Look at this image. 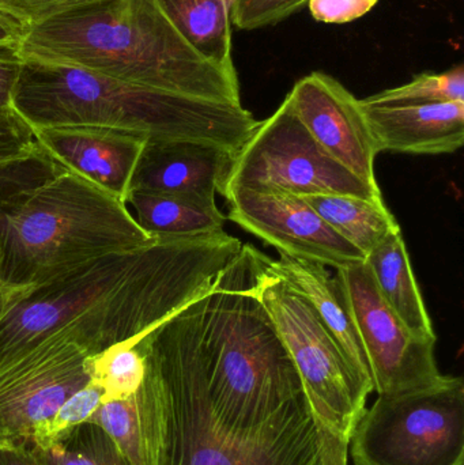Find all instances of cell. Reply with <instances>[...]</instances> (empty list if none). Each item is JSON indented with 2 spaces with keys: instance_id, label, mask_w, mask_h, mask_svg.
Wrapping results in <instances>:
<instances>
[{
  "instance_id": "cell-24",
  "label": "cell",
  "mask_w": 464,
  "mask_h": 465,
  "mask_svg": "<svg viewBox=\"0 0 464 465\" xmlns=\"http://www.w3.org/2000/svg\"><path fill=\"white\" fill-rule=\"evenodd\" d=\"M65 171L43 147L0 161V212L18 203L22 198Z\"/></svg>"
},
{
  "instance_id": "cell-11",
  "label": "cell",
  "mask_w": 464,
  "mask_h": 465,
  "mask_svg": "<svg viewBox=\"0 0 464 465\" xmlns=\"http://www.w3.org/2000/svg\"><path fill=\"white\" fill-rule=\"evenodd\" d=\"M229 220L274 246L280 253L330 267L365 262V254L332 231L318 213L293 193L233 188L223 195Z\"/></svg>"
},
{
  "instance_id": "cell-7",
  "label": "cell",
  "mask_w": 464,
  "mask_h": 465,
  "mask_svg": "<svg viewBox=\"0 0 464 465\" xmlns=\"http://www.w3.org/2000/svg\"><path fill=\"white\" fill-rule=\"evenodd\" d=\"M259 295L293 361L313 411L349 441L367 409L372 388L360 379L310 303L272 273L270 264Z\"/></svg>"
},
{
  "instance_id": "cell-12",
  "label": "cell",
  "mask_w": 464,
  "mask_h": 465,
  "mask_svg": "<svg viewBox=\"0 0 464 465\" xmlns=\"http://www.w3.org/2000/svg\"><path fill=\"white\" fill-rule=\"evenodd\" d=\"M286 97L316 142L346 169L370 187L379 188L370 125L357 100L340 81L312 73L294 84Z\"/></svg>"
},
{
  "instance_id": "cell-21",
  "label": "cell",
  "mask_w": 464,
  "mask_h": 465,
  "mask_svg": "<svg viewBox=\"0 0 464 465\" xmlns=\"http://www.w3.org/2000/svg\"><path fill=\"white\" fill-rule=\"evenodd\" d=\"M319 217L365 254L380 245L392 232H400V223L384 203L337 193L301 196Z\"/></svg>"
},
{
  "instance_id": "cell-6",
  "label": "cell",
  "mask_w": 464,
  "mask_h": 465,
  "mask_svg": "<svg viewBox=\"0 0 464 465\" xmlns=\"http://www.w3.org/2000/svg\"><path fill=\"white\" fill-rule=\"evenodd\" d=\"M353 465H464V382L378 395L349 440Z\"/></svg>"
},
{
  "instance_id": "cell-22",
  "label": "cell",
  "mask_w": 464,
  "mask_h": 465,
  "mask_svg": "<svg viewBox=\"0 0 464 465\" xmlns=\"http://www.w3.org/2000/svg\"><path fill=\"white\" fill-rule=\"evenodd\" d=\"M27 448L45 465H130L111 437L90 420L54 441Z\"/></svg>"
},
{
  "instance_id": "cell-26",
  "label": "cell",
  "mask_w": 464,
  "mask_h": 465,
  "mask_svg": "<svg viewBox=\"0 0 464 465\" xmlns=\"http://www.w3.org/2000/svg\"><path fill=\"white\" fill-rule=\"evenodd\" d=\"M105 399L103 388L95 382H90L70 396L57 410L56 414L35 431L32 441L27 445H41L54 441L65 431L87 422Z\"/></svg>"
},
{
  "instance_id": "cell-10",
  "label": "cell",
  "mask_w": 464,
  "mask_h": 465,
  "mask_svg": "<svg viewBox=\"0 0 464 465\" xmlns=\"http://www.w3.org/2000/svg\"><path fill=\"white\" fill-rule=\"evenodd\" d=\"M345 287L378 395L413 392L443 381L436 341L410 332L383 300L365 262L337 270Z\"/></svg>"
},
{
  "instance_id": "cell-14",
  "label": "cell",
  "mask_w": 464,
  "mask_h": 465,
  "mask_svg": "<svg viewBox=\"0 0 464 465\" xmlns=\"http://www.w3.org/2000/svg\"><path fill=\"white\" fill-rule=\"evenodd\" d=\"M38 143L67 171L124 199L146 139L100 127H45Z\"/></svg>"
},
{
  "instance_id": "cell-34",
  "label": "cell",
  "mask_w": 464,
  "mask_h": 465,
  "mask_svg": "<svg viewBox=\"0 0 464 465\" xmlns=\"http://www.w3.org/2000/svg\"><path fill=\"white\" fill-rule=\"evenodd\" d=\"M14 298H15L14 292L0 282V324H2L3 319H5L8 309H10Z\"/></svg>"
},
{
  "instance_id": "cell-5",
  "label": "cell",
  "mask_w": 464,
  "mask_h": 465,
  "mask_svg": "<svg viewBox=\"0 0 464 465\" xmlns=\"http://www.w3.org/2000/svg\"><path fill=\"white\" fill-rule=\"evenodd\" d=\"M155 238L123 199L65 169L0 212V282L18 297Z\"/></svg>"
},
{
  "instance_id": "cell-30",
  "label": "cell",
  "mask_w": 464,
  "mask_h": 465,
  "mask_svg": "<svg viewBox=\"0 0 464 465\" xmlns=\"http://www.w3.org/2000/svg\"><path fill=\"white\" fill-rule=\"evenodd\" d=\"M313 18L324 24H349L370 13L379 0H307Z\"/></svg>"
},
{
  "instance_id": "cell-32",
  "label": "cell",
  "mask_w": 464,
  "mask_h": 465,
  "mask_svg": "<svg viewBox=\"0 0 464 465\" xmlns=\"http://www.w3.org/2000/svg\"><path fill=\"white\" fill-rule=\"evenodd\" d=\"M26 26L0 10V51L18 52L26 35Z\"/></svg>"
},
{
  "instance_id": "cell-8",
  "label": "cell",
  "mask_w": 464,
  "mask_h": 465,
  "mask_svg": "<svg viewBox=\"0 0 464 465\" xmlns=\"http://www.w3.org/2000/svg\"><path fill=\"white\" fill-rule=\"evenodd\" d=\"M233 188L297 196L337 193L384 203L380 188L362 182L313 139L288 97L271 117L259 122L237 153L225 193Z\"/></svg>"
},
{
  "instance_id": "cell-13",
  "label": "cell",
  "mask_w": 464,
  "mask_h": 465,
  "mask_svg": "<svg viewBox=\"0 0 464 465\" xmlns=\"http://www.w3.org/2000/svg\"><path fill=\"white\" fill-rule=\"evenodd\" d=\"M236 155L233 150L210 142L149 141L136 163L130 190L215 203V196L225 193Z\"/></svg>"
},
{
  "instance_id": "cell-1",
  "label": "cell",
  "mask_w": 464,
  "mask_h": 465,
  "mask_svg": "<svg viewBox=\"0 0 464 465\" xmlns=\"http://www.w3.org/2000/svg\"><path fill=\"white\" fill-rule=\"evenodd\" d=\"M242 246L225 231L157 237L18 295L0 324V368L54 333L90 358L135 344L203 295Z\"/></svg>"
},
{
  "instance_id": "cell-20",
  "label": "cell",
  "mask_w": 464,
  "mask_h": 465,
  "mask_svg": "<svg viewBox=\"0 0 464 465\" xmlns=\"http://www.w3.org/2000/svg\"><path fill=\"white\" fill-rule=\"evenodd\" d=\"M180 35L209 62L236 71L232 59V0H155Z\"/></svg>"
},
{
  "instance_id": "cell-17",
  "label": "cell",
  "mask_w": 464,
  "mask_h": 465,
  "mask_svg": "<svg viewBox=\"0 0 464 465\" xmlns=\"http://www.w3.org/2000/svg\"><path fill=\"white\" fill-rule=\"evenodd\" d=\"M89 420L111 437L130 465H157L160 407L147 374L135 393L105 399Z\"/></svg>"
},
{
  "instance_id": "cell-19",
  "label": "cell",
  "mask_w": 464,
  "mask_h": 465,
  "mask_svg": "<svg viewBox=\"0 0 464 465\" xmlns=\"http://www.w3.org/2000/svg\"><path fill=\"white\" fill-rule=\"evenodd\" d=\"M123 202L133 221L154 237H188L225 228L226 217L217 203L135 190L128 191Z\"/></svg>"
},
{
  "instance_id": "cell-29",
  "label": "cell",
  "mask_w": 464,
  "mask_h": 465,
  "mask_svg": "<svg viewBox=\"0 0 464 465\" xmlns=\"http://www.w3.org/2000/svg\"><path fill=\"white\" fill-rule=\"evenodd\" d=\"M35 131L13 108L0 109V161L38 149Z\"/></svg>"
},
{
  "instance_id": "cell-9",
  "label": "cell",
  "mask_w": 464,
  "mask_h": 465,
  "mask_svg": "<svg viewBox=\"0 0 464 465\" xmlns=\"http://www.w3.org/2000/svg\"><path fill=\"white\" fill-rule=\"evenodd\" d=\"M92 382V358L63 333L0 368V441L26 447L74 393Z\"/></svg>"
},
{
  "instance_id": "cell-28",
  "label": "cell",
  "mask_w": 464,
  "mask_h": 465,
  "mask_svg": "<svg viewBox=\"0 0 464 465\" xmlns=\"http://www.w3.org/2000/svg\"><path fill=\"white\" fill-rule=\"evenodd\" d=\"M95 0H0V10L29 27Z\"/></svg>"
},
{
  "instance_id": "cell-2",
  "label": "cell",
  "mask_w": 464,
  "mask_h": 465,
  "mask_svg": "<svg viewBox=\"0 0 464 465\" xmlns=\"http://www.w3.org/2000/svg\"><path fill=\"white\" fill-rule=\"evenodd\" d=\"M160 407L157 465H349L307 395L256 425L221 417L163 324L136 341Z\"/></svg>"
},
{
  "instance_id": "cell-25",
  "label": "cell",
  "mask_w": 464,
  "mask_h": 465,
  "mask_svg": "<svg viewBox=\"0 0 464 465\" xmlns=\"http://www.w3.org/2000/svg\"><path fill=\"white\" fill-rule=\"evenodd\" d=\"M373 104H430L464 101V68L462 64L446 73H425L414 76L403 86L384 90L365 98Z\"/></svg>"
},
{
  "instance_id": "cell-4",
  "label": "cell",
  "mask_w": 464,
  "mask_h": 465,
  "mask_svg": "<svg viewBox=\"0 0 464 465\" xmlns=\"http://www.w3.org/2000/svg\"><path fill=\"white\" fill-rule=\"evenodd\" d=\"M13 109L33 130L109 128L147 142H210L236 153L259 125L242 105L150 89L38 60H24Z\"/></svg>"
},
{
  "instance_id": "cell-27",
  "label": "cell",
  "mask_w": 464,
  "mask_h": 465,
  "mask_svg": "<svg viewBox=\"0 0 464 465\" xmlns=\"http://www.w3.org/2000/svg\"><path fill=\"white\" fill-rule=\"evenodd\" d=\"M307 0H232L231 21L242 30L280 24L301 8Z\"/></svg>"
},
{
  "instance_id": "cell-3",
  "label": "cell",
  "mask_w": 464,
  "mask_h": 465,
  "mask_svg": "<svg viewBox=\"0 0 464 465\" xmlns=\"http://www.w3.org/2000/svg\"><path fill=\"white\" fill-rule=\"evenodd\" d=\"M19 54L150 89L242 105L237 71L202 57L155 0H95L65 11L29 27Z\"/></svg>"
},
{
  "instance_id": "cell-33",
  "label": "cell",
  "mask_w": 464,
  "mask_h": 465,
  "mask_svg": "<svg viewBox=\"0 0 464 465\" xmlns=\"http://www.w3.org/2000/svg\"><path fill=\"white\" fill-rule=\"evenodd\" d=\"M0 465H45L33 455L32 450L21 445L0 441Z\"/></svg>"
},
{
  "instance_id": "cell-15",
  "label": "cell",
  "mask_w": 464,
  "mask_h": 465,
  "mask_svg": "<svg viewBox=\"0 0 464 465\" xmlns=\"http://www.w3.org/2000/svg\"><path fill=\"white\" fill-rule=\"evenodd\" d=\"M360 105L378 153L451 154L463 146L464 101Z\"/></svg>"
},
{
  "instance_id": "cell-31",
  "label": "cell",
  "mask_w": 464,
  "mask_h": 465,
  "mask_svg": "<svg viewBox=\"0 0 464 465\" xmlns=\"http://www.w3.org/2000/svg\"><path fill=\"white\" fill-rule=\"evenodd\" d=\"M24 59L18 52L0 51V109L13 108V95Z\"/></svg>"
},
{
  "instance_id": "cell-23",
  "label": "cell",
  "mask_w": 464,
  "mask_h": 465,
  "mask_svg": "<svg viewBox=\"0 0 464 465\" xmlns=\"http://www.w3.org/2000/svg\"><path fill=\"white\" fill-rule=\"evenodd\" d=\"M146 361L136 344H117L92 358V381L100 385L106 399H123L143 384Z\"/></svg>"
},
{
  "instance_id": "cell-16",
  "label": "cell",
  "mask_w": 464,
  "mask_h": 465,
  "mask_svg": "<svg viewBox=\"0 0 464 465\" xmlns=\"http://www.w3.org/2000/svg\"><path fill=\"white\" fill-rule=\"evenodd\" d=\"M270 270L310 303L324 327L334 336L360 379L373 390L367 352L360 338L345 287L326 265L281 253L270 262Z\"/></svg>"
},
{
  "instance_id": "cell-18",
  "label": "cell",
  "mask_w": 464,
  "mask_h": 465,
  "mask_svg": "<svg viewBox=\"0 0 464 465\" xmlns=\"http://www.w3.org/2000/svg\"><path fill=\"white\" fill-rule=\"evenodd\" d=\"M383 300L414 336L438 341L421 290L414 278L402 232H392L365 257Z\"/></svg>"
}]
</instances>
